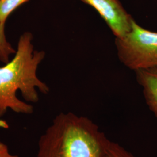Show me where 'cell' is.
I'll use <instances>...</instances> for the list:
<instances>
[{"label": "cell", "instance_id": "52a82bcc", "mask_svg": "<svg viewBox=\"0 0 157 157\" xmlns=\"http://www.w3.org/2000/svg\"><path fill=\"white\" fill-rule=\"evenodd\" d=\"M29 0H0V22L6 24L12 13Z\"/></svg>", "mask_w": 157, "mask_h": 157}, {"label": "cell", "instance_id": "9c48e42d", "mask_svg": "<svg viewBox=\"0 0 157 157\" xmlns=\"http://www.w3.org/2000/svg\"><path fill=\"white\" fill-rule=\"evenodd\" d=\"M0 157H18L12 155L9 151L7 146L0 141Z\"/></svg>", "mask_w": 157, "mask_h": 157}, {"label": "cell", "instance_id": "5b68a950", "mask_svg": "<svg viewBox=\"0 0 157 157\" xmlns=\"http://www.w3.org/2000/svg\"><path fill=\"white\" fill-rule=\"evenodd\" d=\"M136 79L143 88L146 103L157 118V67L135 72Z\"/></svg>", "mask_w": 157, "mask_h": 157}, {"label": "cell", "instance_id": "7a4b0ae2", "mask_svg": "<svg viewBox=\"0 0 157 157\" xmlns=\"http://www.w3.org/2000/svg\"><path fill=\"white\" fill-rule=\"evenodd\" d=\"M109 141L89 118L62 112L40 137L37 157H102Z\"/></svg>", "mask_w": 157, "mask_h": 157}, {"label": "cell", "instance_id": "6da1fadb", "mask_svg": "<svg viewBox=\"0 0 157 157\" xmlns=\"http://www.w3.org/2000/svg\"><path fill=\"white\" fill-rule=\"evenodd\" d=\"M33 35L28 32L22 34L18 40L13 58L0 67V117L8 109L17 113L30 114L33 107L20 100L17 96L19 90L25 100L39 101L37 89L43 94L49 92V87L37 75L39 65L44 59L45 52L34 50Z\"/></svg>", "mask_w": 157, "mask_h": 157}, {"label": "cell", "instance_id": "ba28073f", "mask_svg": "<svg viewBox=\"0 0 157 157\" xmlns=\"http://www.w3.org/2000/svg\"><path fill=\"white\" fill-rule=\"evenodd\" d=\"M102 157H136L119 143L109 141Z\"/></svg>", "mask_w": 157, "mask_h": 157}, {"label": "cell", "instance_id": "3957f363", "mask_svg": "<svg viewBox=\"0 0 157 157\" xmlns=\"http://www.w3.org/2000/svg\"><path fill=\"white\" fill-rule=\"evenodd\" d=\"M120 61L135 72L157 67V32L143 28L133 21L129 32L115 38Z\"/></svg>", "mask_w": 157, "mask_h": 157}, {"label": "cell", "instance_id": "277c9868", "mask_svg": "<svg viewBox=\"0 0 157 157\" xmlns=\"http://www.w3.org/2000/svg\"><path fill=\"white\" fill-rule=\"evenodd\" d=\"M97 12L110 29L115 38L127 33L134 19L119 0H80Z\"/></svg>", "mask_w": 157, "mask_h": 157}, {"label": "cell", "instance_id": "8992f818", "mask_svg": "<svg viewBox=\"0 0 157 157\" xmlns=\"http://www.w3.org/2000/svg\"><path fill=\"white\" fill-rule=\"evenodd\" d=\"M5 25L6 24L0 22V61L6 63L10 61L12 55L15 54L16 50L7 40Z\"/></svg>", "mask_w": 157, "mask_h": 157}]
</instances>
